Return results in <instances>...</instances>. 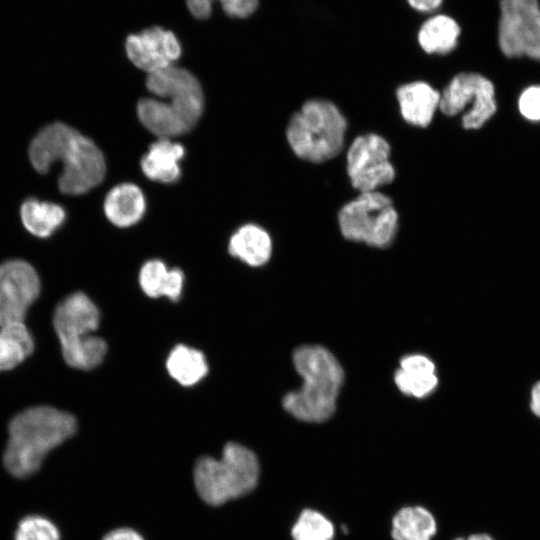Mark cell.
<instances>
[{"mask_svg":"<svg viewBox=\"0 0 540 540\" xmlns=\"http://www.w3.org/2000/svg\"><path fill=\"white\" fill-rule=\"evenodd\" d=\"M100 322L97 306L83 292L70 294L55 308L53 326L65 362L76 369L90 370L103 361L107 344L94 336Z\"/></svg>","mask_w":540,"mask_h":540,"instance_id":"cell-6","label":"cell"},{"mask_svg":"<svg viewBox=\"0 0 540 540\" xmlns=\"http://www.w3.org/2000/svg\"><path fill=\"white\" fill-rule=\"evenodd\" d=\"M106 218L115 226L127 228L139 222L146 211V198L139 186L125 182L110 189L104 200Z\"/></svg>","mask_w":540,"mask_h":540,"instance_id":"cell-15","label":"cell"},{"mask_svg":"<svg viewBox=\"0 0 540 540\" xmlns=\"http://www.w3.org/2000/svg\"><path fill=\"white\" fill-rule=\"evenodd\" d=\"M170 376L183 386H192L208 373L204 354L186 345L175 346L166 361Z\"/></svg>","mask_w":540,"mask_h":540,"instance_id":"cell-24","label":"cell"},{"mask_svg":"<svg viewBox=\"0 0 540 540\" xmlns=\"http://www.w3.org/2000/svg\"><path fill=\"white\" fill-rule=\"evenodd\" d=\"M213 0H186L190 13L197 19H206L212 12Z\"/></svg>","mask_w":540,"mask_h":540,"instance_id":"cell-29","label":"cell"},{"mask_svg":"<svg viewBox=\"0 0 540 540\" xmlns=\"http://www.w3.org/2000/svg\"><path fill=\"white\" fill-rule=\"evenodd\" d=\"M396 96L404 120L419 127L430 124L440 102V93L423 81L400 86Z\"/></svg>","mask_w":540,"mask_h":540,"instance_id":"cell-16","label":"cell"},{"mask_svg":"<svg viewBox=\"0 0 540 540\" xmlns=\"http://www.w3.org/2000/svg\"><path fill=\"white\" fill-rule=\"evenodd\" d=\"M398 389L405 395L422 398L436 388L438 379L434 363L426 356L414 354L401 359L394 375Z\"/></svg>","mask_w":540,"mask_h":540,"instance_id":"cell-17","label":"cell"},{"mask_svg":"<svg viewBox=\"0 0 540 540\" xmlns=\"http://www.w3.org/2000/svg\"><path fill=\"white\" fill-rule=\"evenodd\" d=\"M102 540H144V538L134 529L122 527L111 530Z\"/></svg>","mask_w":540,"mask_h":540,"instance_id":"cell-30","label":"cell"},{"mask_svg":"<svg viewBox=\"0 0 540 540\" xmlns=\"http://www.w3.org/2000/svg\"><path fill=\"white\" fill-rule=\"evenodd\" d=\"M125 50L132 64L148 74L174 65L182 53L175 34L157 26L129 35Z\"/></svg>","mask_w":540,"mask_h":540,"instance_id":"cell-13","label":"cell"},{"mask_svg":"<svg viewBox=\"0 0 540 540\" xmlns=\"http://www.w3.org/2000/svg\"><path fill=\"white\" fill-rule=\"evenodd\" d=\"M33 338L23 322L0 326V371L11 370L30 356Z\"/></svg>","mask_w":540,"mask_h":540,"instance_id":"cell-22","label":"cell"},{"mask_svg":"<svg viewBox=\"0 0 540 540\" xmlns=\"http://www.w3.org/2000/svg\"><path fill=\"white\" fill-rule=\"evenodd\" d=\"M293 364L303 378V386L284 396V409L301 421L328 420L335 412L344 380L340 363L327 349L305 345L294 351Z\"/></svg>","mask_w":540,"mask_h":540,"instance_id":"cell-4","label":"cell"},{"mask_svg":"<svg viewBox=\"0 0 540 540\" xmlns=\"http://www.w3.org/2000/svg\"><path fill=\"white\" fill-rule=\"evenodd\" d=\"M14 540H60V533L48 518L30 515L19 522Z\"/></svg>","mask_w":540,"mask_h":540,"instance_id":"cell-26","label":"cell"},{"mask_svg":"<svg viewBox=\"0 0 540 540\" xmlns=\"http://www.w3.org/2000/svg\"><path fill=\"white\" fill-rule=\"evenodd\" d=\"M29 158L46 173L55 162L62 164L58 186L62 193L80 195L99 185L106 173L104 155L88 137L63 123L45 126L32 140Z\"/></svg>","mask_w":540,"mask_h":540,"instance_id":"cell-2","label":"cell"},{"mask_svg":"<svg viewBox=\"0 0 540 540\" xmlns=\"http://www.w3.org/2000/svg\"><path fill=\"white\" fill-rule=\"evenodd\" d=\"M152 96L137 103L141 124L157 138L173 139L190 132L204 111V93L198 79L175 65L148 74Z\"/></svg>","mask_w":540,"mask_h":540,"instance_id":"cell-1","label":"cell"},{"mask_svg":"<svg viewBox=\"0 0 540 540\" xmlns=\"http://www.w3.org/2000/svg\"><path fill=\"white\" fill-rule=\"evenodd\" d=\"M338 223L346 239L384 248L395 237L398 214L386 195L377 191L360 192L340 209Z\"/></svg>","mask_w":540,"mask_h":540,"instance_id":"cell-8","label":"cell"},{"mask_svg":"<svg viewBox=\"0 0 540 540\" xmlns=\"http://www.w3.org/2000/svg\"><path fill=\"white\" fill-rule=\"evenodd\" d=\"M436 530V520L429 510L407 506L394 515L391 535L394 540H431Z\"/></svg>","mask_w":540,"mask_h":540,"instance_id":"cell-21","label":"cell"},{"mask_svg":"<svg viewBox=\"0 0 540 540\" xmlns=\"http://www.w3.org/2000/svg\"><path fill=\"white\" fill-rule=\"evenodd\" d=\"M229 253L246 264L258 267L271 257L272 240L268 232L256 224L239 227L230 237Z\"/></svg>","mask_w":540,"mask_h":540,"instance_id":"cell-18","label":"cell"},{"mask_svg":"<svg viewBox=\"0 0 540 540\" xmlns=\"http://www.w3.org/2000/svg\"><path fill=\"white\" fill-rule=\"evenodd\" d=\"M185 156L182 144L168 138H158L142 156L143 174L152 181L174 183L181 176L180 161Z\"/></svg>","mask_w":540,"mask_h":540,"instance_id":"cell-14","label":"cell"},{"mask_svg":"<svg viewBox=\"0 0 540 540\" xmlns=\"http://www.w3.org/2000/svg\"><path fill=\"white\" fill-rule=\"evenodd\" d=\"M293 540H332L333 524L320 512L304 509L292 527Z\"/></svg>","mask_w":540,"mask_h":540,"instance_id":"cell-25","label":"cell"},{"mask_svg":"<svg viewBox=\"0 0 540 540\" xmlns=\"http://www.w3.org/2000/svg\"><path fill=\"white\" fill-rule=\"evenodd\" d=\"M226 14L235 18H245L252 14L258 0H218Z\"/></svg>","mask_w":540,"mask_h":540,"instance_id":"cell-28","label":"cell"},{"mask_svg":"<svg viewBox=\"0 0 540 540\" xmlns=\"http://www.w3.org/2000/svg\"><path fill=\"white\" fill-rule=\"evenodd\" d=\"M346 127L344 116L333 103L312 99L291 117L286 135L299 158L321 163L339 154Z\"/></svg>","mask_w":540,"mask_h":540,"instance_id":"cell-7","label":"cell"},{"mask_svg":"<svg viewBox=\"0 0 540 540\" xmlns=\"http://www.w3.org/2000/svg\"><path fill=\"white\" fill-rule=\"evenodd\" d=\"M389 155L390 146L381 136L370 133L356 137L347 152V173L353 187L370 192L391 183L395 170Z\"/></svg>","mask_w":540,"mask_h":540,"instance_id":"cell-11","label":"cell"},{"mask_svg":"<svg viewBox=\"0 0 540 540\" xmlns=\"http://www.w3.org/2000/svg\"><path fill=\"white\" fill-rule=\"evenodd\" d=\"M454 540H494L490 535L486 533H476L470 535L468 538H456Z\"/></svg>","mask_w":540,"mask_h":540,"instance_id":"cell-33","label":"cell"},{"mask_svg":"<svg viewBox=\"0 0 540 540\" xmlns=\"http://www.w3.org/2000/svg\"><path fill=\"white\" fill-rule=\"evenodd\" d=\"M20 215L25 228L41 238L50 236L62 225L66 216L60 205L32 198L22 204Z\"/></svg>","mask_w":540,"mask_h":540,"instance_id":"cell-23","label":"cell"},{"mask_svg":"<svg viewBox=\"0 0 540 540\" xmlns=\"http://www.w3.org/2000/svg\"><path fill=\"white\" fill-rule=\"evenodd\" d=\"M529 406L531 412L540 418V381H537L531 388Z\"/></svg>","mask_w":540,"mask_h":540,"instance_id":"cell-32","label":"cell"},{"mask_svg":"<svg viewBox=\"0 0 540 540\" xmlns=\"http://www.w3.org/2000/svg\"><path fill=\"white\" fill-rule=\"evenodd\" d=\"M39 293V276L31 264L19 259L0 264V326L23 322Z\"/></svg>","mask_w":540,"mask_h":540,"instance_id":"cell-12","label":"cell"},{"mask_svg":"<svg viewBox=\"0 0 540 540\" xmlns=\"http://www.w3.org/2000/svg\"><path fill=\"white\" fill-rule=\"evenodd\" d=\"M460 27L447 15L438 14L427 19L419 29L418 42L429 54H447L458 43Z\"/></svg>","mask_w":540,"mask_h":540,"instance_id":"cell-20","label":"cell"},{"mask_svg":"<svg viewBox=\"0 0 540 540\" xmlns=\"http://www.w3.org/2000/svg\"><path fill=\"white\" fill-rule=\"evenodd\" d=\"M139 283L149 297H169L177 301L182 293L184 273L179 268L168 269L158 259L145 262L140 269Z\"/></svg>","mask_w":540,"mask_h":540,"instance_id":"cell-19","label":"cell"},{"mask_svg":"<svg viewBox=\"0 0 540 540\" xmlns=\"http://www.w3.org/2000/svg\"><path fill=\"white\" fill-rule=\"evenodd\" d=\"M498 44L509 58L540 61L539 0H499Z\"/></svg>","mask_w":540,"mask_h":540,"instance_id":"cell-9","label":"cell"},{"mask_svg":"<svg viewBox=\"0 0 540 540\" xmlns=\"http://www.w3.org/2000/svg\"><path fill=\"white\" fill-rule=\"evenodd\" d=\"M518 110L525 119L540 121V85H532L522 91L518 98Z\"/></svg>","mask_w":540,"mask_h":540,"instance_id":"cell-27","label":"cell"},{"mask_svg":"<svg viewBox=\"0 0 540 540\" xmlns=\"http://www.w3.org/2000/svg\"><path fill=\"white\" fill-rule=\"evenodd\" d=\"M410 6L420 12H431L436 10L442 0H407Z\"/></svg>","mask_w":540,"mask_h":540,"instance_id":"cell-31","label":"cell"},{"mask_svg":"<svg viewBox=\"0 0 540 540\" xmlns=\"http://www.w3.org/2000/svg\"><path fill=\"white\" fill-rule=\"evenodd\" d=\"M259 461L249 448L227 443L219 459L203 456L194 466L193 478L200 498L219 506L251 492L257 485Z\"/></svg>","mask_w":540,"mask_h":540,"instance_id":"cell-5","label":"cell"},{"mask_svg":"<svg viewBox=\"0 0 540 540\" xmlns=\"http://www.w3.org/2000/svg\"><path fill=\"white\" fill-rule=\"evenodd\" d=\"M77 430L73 415L50 406L30 407L12 418L3 454L7 471L17 478L39 470L45 456Z\"/></svg>","mask_w":540,"mask_h":540,"instance_id":"cell-3","label":"cell"},{"mask_svg":"<svg viewBox=\"0 0 540 540\" xmlns=\"http://www.w3.org/2000/svg\"><path fill=\"white\" fill-rule=\"evenodd\" d=\"M470 105L462 116L465 129L481 128L496 112L495 87L485 76L463 72L453 77L440 93L439 107L448 116H454Z\"/></svg>","mask_w":540,"mask_h":540,"instance_id":"cell-10","label":"cell"}]
</instances>
